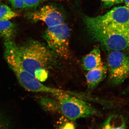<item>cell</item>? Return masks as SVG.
<instances>
[{"label": "cell", "mask_w": 129, "mask_h": 129, "mask_svg": "<svg viewBox=\"0 0 129 129\" xmlns=\"http://www.w3.org/2000/svg\"><path fill=\"white\" fill-rule=\"evenodd\" d=\"M21 63L27 72L42 83L48 79L55 65L57 55L49 47L37 41H29L18 46Z\"/></svg>", "instance_id": "6da1fadb"}, {"label": "cell", "mask_w": 129, "mask_h": 129, "mask_svg": "<svg viewBox=\"0 0 129 129\" xmlns=\"http://www.w3.org/2000/svg\"><path fill=\"white\" fill-rule=\"evenodd\" d=\"M55 112L61 114L69 120L75 121L81 118L100 115V113L84 99L65 94L53 95Z\"/></svg>", "instance_id": "7a4b0ae2"}, {"label": "cell", "mask_w": 129, "mask_h": 129, "mask_svg": "<svg viewBox=\"0 0 129 129\" xmlns=\"http://www.w3.org/2000/svg\"><path fill=\"white\" fill-rule=\"evenodd\" d=\"M85 22L90 33L112 29H129V7H115L104 15L86 17Z\"/></svg>", "instance_id": "3957f363"}, {"label": "cell", "mask_w": 129, "mask_h": 129, "mask_svg": "<svg viewBox=\"0 0 129 129\" xmlns=\"http://www.w3.org/2000/svg\"><path fill=\"white\" fill-rule=\"evenodd\" d=\"M4 56L21 85L28 91L36 92L40 81L24 70L21 63L18 46L12 40H5Z\"/></svg>", "instance_id": "277c9868"}, {"label": "cell", "mask_w": 129, "mask_h": 129, "mask_svg": "<svg viewBox=\"0 0 129 129\" xmlns=\"http://www.w3.org/2000/svg\"><path fill=\"white\" fill-rule=\"evenodd\" d=\"M93 39L108 51H129V29L98 30L90 33Z\"/></svg>", "instance_id": "5b68a950"}, {"label": "cell", "mask_w": 129, "mask_h": 129, "mask_svg": "<svg viewBox=\"0 0 129 129\" xmlns=\"http://www.w3.org/2000/svg\"><path fill=\"white\" fill-rule=\"evenodd\" d=\"M70 35L69 28L63 23L48 27L45 32V39L48 47L58 56L68 59L70 56Z\"/></svg>", "instance_id": "8992f818"}, {"label": "cell", "mask_w": 129, "mask_h": 129, "mask_svg": "<svg viewBox=\"0 0 129 129\" xmlns=\"http://www.w3.org/2000/svg\"><path fill=\"white\" fill-rule=\"evenodd\" d=\"M107 66L110 83L120 84L129 77V54L122 51L109 52Z\"/></svg>", "instance_id": "52a82bcc"}, {"label": "cell", "mask_w": 129, "mask_h": 129, "mask_svg": "<svg viewBox=\"0 0 129 129\" xmlns=\"http://www.w3.org/2000/svg\"><path fill=\"white\" fill-rule=\"evenodd\" d=\"M35 22H44L48 27H52L64 23L62 14L52 6H46L39 10L30 13L28 16Z\"/></svg>", "instance_id": "ba28073f"}, {"label": "cell", "mask_w": 129, "mask_h": 129, "mask_svg": "<svg viewBox=\"0 0 129 129\" xmlns=\"http://www.w3.org/2000/svg\"><path fill=\"white\" fill-rule=\"evenodd\" d=\"M108 72L107 66L103 62L99 67L88 71L86 75L88 89L93 90L103 80Z\"/></svg>", "instance_id": "9c48e42d"}, {"label": "cell", "mask_w": 129, "mask_h": 129, "mask_svg": "<svg viewBox=\"0 0 129 129\" xmlns=\"http://www.w3.org/2000/svg\"><path fill=\"white\" fill-rule=\"evenodd\" d=\"M102 60L100 48L97 46L83 57L82 66L85 70L88 72L99 67L103 63Z\"/></svg>", "instance_id": "30bf717a"}, {"label": "cell", "mask_w": 129, "mask_h": 129, "mask_svg": "<svg viewBox=\"0 0 129 129\" xmlns=\"http://www.w3.org/2000/svg\"><path fill=\"white\" fill-rule=\"evenodd\" d=\"M99 129H126L125 120L121 115L113 114L109 116Z\"/></svg>", "instance_id": "8fae6325"}, {"label": "cell", "mask_w": 129, "mask_h": 129, "mask_svg": "<svg viewBox=\"0 0 129 129\" xmlns=\"http://www.w3.org/2000/svg\"><path fill=\"white\" fill-rule=\"evenodd\" d=\"M16 32V26L9 20L0 21V37L5 40H12Z\"/></svg>", "instance_id": "7c38bea8"}, {"label": "cell", "mask_w": 129, "mask_h": 129, "mask_svg": "<svg viewBox=\"0 0 129 129\" xmlns=\"http://www.w3.org/2000/svg\"><path fill=\"white\" fill-rule=\"evenodd\" d=\"M19 16L7 5H0V21L10 20Z\"/></svg>", "instance_id": "4fadbf2b"}, {"label": "cell", "mask_w": 129, "mask_h": 129, "mask_svg": "<svg viewBox=\"0 0 129 129\" xmlns=\"http://www.w3.org/2000/svg\"><path fill=\"white\" fill-rule=\"evenodd\" d=\"M55 129H77V128L75 121L62 116L56 123Z\"/></svg>", "instance_id": "5bb4252c"}, {"label": "cell", "mask_w": 129, "mask_h": 129, "mask_svg": "<svg viewBox=\"0 0 129 129\" xmlns=\"http://www.w3.org/2000/svg\"><path fill=\"white\" fill-rule=\"evenodd\" d=\"M0 129H14L13 123L10 119L1 113Z\"/></svg>", "instance_id": "9a60e30c"}, {"label": "cell", "mask_w": 129, "mask_h": 129, "mask_svg": "<svg viewBox=\"0 0 129 129\" xmlns=\"http://www.w3.org/2000/svg\"><path fill=\"white\" fill-rule=\"evenodd\" d=\"M13 7L16 9L25 8L23 0H8Z\"/></svg>", "instance_id": "2e32d148"}, {"label": "cell", "mask_w": 129, "mask_h": 129, "mask_svg": "<svg viewBox=\"0 0 129 129\" xmlns=\"http://www.w3.org/2000/svg\"><path fill=\"white\" fill-rule=\"evenodd\" d=\"M40 0H23L25 8H34L38 6Z\"/></svg>", "instance_id": "e0dca14e"}, {"label": "cell", "mask_w": 129, "mask_h": 129, "mask_svg": "<svg viewBox=\"0 0 129 129\" xmlns=\"http://www.w3.org/2000/svg\"><path fill=\"white\" fill-rule=\"evenodd\" d=\"M103 2L108 4H116L118 3V0H101Z\"/></svg>", "instance_id": "ac0fdd59"}, {"label": "cell", "mask_w": 129, "mask_h": 129, "mask_svg": "<svg viewBox=\"0 0 129 129\" xmlns=\"http://www.w3.org/2000/svg\"><path fill=\"white\" fill-rule=\"evenodd\" d=\"M123 2H124L125 6L129 7V0H123Z\"/></svg>", "instance_id": "d6986e66"}, {"label": "cell", "mask_w": 129, "mask_h": 129, "mask_svg": "<svg viewBox=\"0 0 129 129\" xmlns=\"http://www.w3.org/2000/svg\"><path fill=\"white\" fill-rule=\"evenodd\" d=\"M118 3H120L123 2V0H118Z\"/></svg>", "instance_id": "ffe728a7"}, {"label": "cell", "mask_w": 129, "mask_h": 129, "mask_svg": "<svg viewBox=\"0 0 129 129\" xmlns=\"http://www.w3.org/2000/svg\"><path fill=\"white\" fill-rule=\"evenodd\" d=\"M127 92H129V88L128 89V90H127Z\"/></svg>", "instance_id": "44dd1931"}, {"label": "cell", "mask_w": 129, "mask_h": 129, "mask_svg": "<svg viewBox=\"0 0 129 129\" xmlns=\"http://www.w3.org/2000/svg\"><path fill=\"white\" fill-rule=\"evenodd\" d=\"M2 1V0H0V1Z\"/></svg>", "instance_id": "7402d4cb"}]
</instances>
